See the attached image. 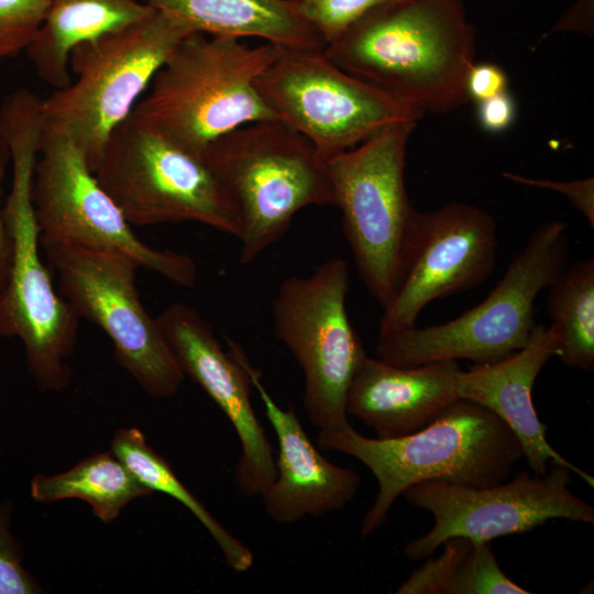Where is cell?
<instances>
[{"label": "cell", "mask_w": 594, "mask_h": 594, "mask_svg": "<svg viewBox=\"0 0 594 594\" xmlns=\"http://www.w3.org/2000/svg\"><path fill=\"white\" fill-rule=\"evenodd\" d=\"M324 55L338 67L418 110L441 113L464 102L475 63V30L462 0H387Z\"/></svg>", "instance_id": "6da1fadb"}, {"label": "cell", "mask_w": 594, "mask_h": 594, "mask_svg": "<svg viewBox=\"0 0 594 594\" xmlns=\"http://www.w3.org/2000/svg\"><path fill=\"white\" fill-rule=\"evenodd\" d=\"M42 99L21 88L0 106V125L12 162V185L3 206L11 239V266L0 293V338L23 343L29 372L42 391L68 386L66 360L75 352L79 317L55 289L40 256L32 188L38 156Z\"/></svg>", "instance_id": "7a4b0ae2"}, {"label": "cell", "mask_w": 594, "mask_h": 594, "mask_svg": "<svg viewBox=\"0 0 594 594\" xmlns=\"http://www.w3.org/2000/svg\"><path fill=\"white\" fill-rule=\"evenodd\" d=\"M318 448L362 462L378 483L376 498L360 530L366 539L386 520L403 493L425 481L484 487L508 479L524 458L507 425L485 407L458 398L421 429L392 439L367 438L349 422L319 430Z\"/></svg>", "instance_id": "3957f363"}, {"label": "cell", "mask_w": 594, "mask_h": 594, "mask_svg": "<svg viewBox=\"0 0 594 594\" xmlns=\"http://www.w3.org/2000/svg\"><path fill=\"white\" fill-rule=\"evenodd\" d=\"M278 53L272 43L250 46L238 37L193 32L178 43L133 111L202 155L211 142L241 125L277 120L255 81Z\"/></svg>", "instance_id": "277c9868"}, {"label": "cell", "mask_w": 594, "mask_h": 594, "mask_svg": "<svg viewBox=\"0 0 594 594\" xmlns=\"http://www.w3.org/2000/svg\"><path fill=\"white\" fill-rule=\"evenodd\" d=\"M568 224L538 226L486 298L457 318L429 327L378 334L375 358L396 366L469 360H504L525 346L536 327L535 302L566 267Z\"/></svg>", "instance_id": "5b68a950"}, {"label": "cell", "mask_w": 594, "mask_h": 594, "mask_svg": "<svg viewBox=\"0 0 594 594\" xmlns=\"http://www.w3.org/2000/svg\"><path fill=\"white\" fill-rule=\"evenodd\" d=\"M202 155L239 209L242 265L278 242L301 209L334 206L326 158L279 120L241 125L211 142Z\"/></svg>", "instance_id": "8992f818"}, {"label": "cell", "mask_w": 594, "mask_h": 594, "mask_svg": "<svg viewBox=\"0 0 594 594\" xmlns=\"http://www.w3.org/2000/svg\"><path fill=\"white\" fill-rule=\"evenodd\" d=\"M94 174L132 226L193 221L241 237L239 209L204 155L134 111L111 133Z\"/></svg>", "instance_id": "52a82bcc"}, {"label": "cell", "mask_w": 594, "mask_h": 594, "mask_svg": "<svg viewBox=\"0 0 594 594\" xmlns=\"http://www.w3.org/2000/svg\"><path fill=\"white\" fill-rule=\"evenodd\" d=\"M193 31L154 10L130 26L78 45L72 82L42 100V123L66 133L95 172L113 130L139 102L178 43Z\"/></svg>", "instance_id": "ba28073f"}, {"label": "cell", "mask_w": 594, "mask_h": 594, "mask_svg": "<svg viewBox=\"0 0 594 594\" xmlns=\"http://www.w3.org/2000/svg\"><path fill=\"white\" fill-rule=\"evenodd\" d=\"M416 124L392 123L326 158L358 274L382 309L394 293L416 210L405 184L406 148Z\"/></svg>", "instance_id": "9c48e42d"}, {"label": "cell", "mask_w": 594, "mask_h": 594, "mask_svg": "<svg viewBox=\"0 0 594 594\" xmlns=\"http://www.w3.org/2000/svg\"><path fill=\"white\" fill-rule=\"evenodd\" d=\"M349 286L348 262L332 257L284 279L272 305L274 333L304 372V408L319 430L349 422L348 391L367 356L346 311Z\"/></svg>", "instance_id": "30bf717a"}, {"label": "cell", "mask_w": 594, "mask_h": 594, "mask_svg": "<svg viewBox=\"0 0 594 594\" xmlns=\"http://www.w3.org/2000/svg\"><path fill=\"white\" fill-rule=\"evenodd\" d=\"M40 243L57 274L59 294L79 318L94 322L110 338L117 362L148 395H175L185 374L157 319L141 301L136 286L140 265L114 251Z\"/></svg>", "instance_id": "8fae6325"}, {"label": "cell", "mask_w": 594, "mask_h": 594, "mask_svg": "<svg viewBox=\"0 0 594 594\" xmlns=\"http://www.w3.org/2000/svg\"><path fill=\"white\" fill-rule=\"evenodd\" d=\"M32 200L40 242L119 252L176 285L191 287L197 282L198 267L190 256L139 239L80 148L62 131L43 127Z\"/></svg>", "instance_id": "7c38bea8"}, {"label": "cell", "mask_w": 594, "mask_h": 594, "mask_svg": "<svg viewBox=\"0 0 594 594\" xmlns=\"http://www.w3.org/2000/svg\"><path fill=\"white\" fill-rule=\"evenodd\" d=\"M255 87L277 120L308 139L324 158L386 125L424 116L338 67L323 48L279 47Z\"/></svg>", "instance_id": "4fadbf2b"}, {"label": "cell", "mask_w": 594, "mask_h": 594, "mask_svg": "<svg viewBox=\"0 0 594 594\" xmlns=\"http://www.w3.org/2000/svg\"><path fill=\"white\" fill-rule=\"evenodd\" d=\"M571 470L551 464L543 475L518 473L513 480L484 486L425 481L409 486L403 496L429 512L433 526L404 547L410 560H421L452 537L492 541L530 531L551 519L594 524V507L569 488Z\"/></svg>", "instance_id": "5bb4252c"}, {"label": "cell", "mask_w": 594, "mask_h": 594, "mask_svg": "<svg viewBox=\"0 0 594 594\" xmlns=\"http://www.w3.org/2000/svg\"><path fill=\"white\" fill-rule=\"evenodd\" d=\"M497 246L496 221L481 207L451 202L415 210L378 334L416 326L428 304L479 287L494 272Z\"/></svg>", "instance_id": "9a60e30c"}, {"label": "cell", "mask_w": 594, "mask_h": 594, "mask_svg": "<svg viewBox=\"0 0 594 594\" xmlns=\"http://www.w3.org/2000/svg\"><path fill=\"white\" fill-rule=\"evenodd\" d=\"M158 324L185 375H189L231 422L240 446L234 479L245 497L261 496L274 482L273 447L251 402V378L230 351L226 352L210 322L194 307L173 302Z\"/></svg>", "instance_id": "2e32d148"}, {"label": "cell", "mask_w": 594, "mask_h": 594, "mask_svg": "<svg viewBox=\"0 0 594 594\" xmlns=\"http://www.w3.org/2000/svg\"><path fill=\"white\" fill-rule=\"evenodd\" d=\"M226 341L229 351L248 371L278 441L276 476L261 495L266 515L275 522L293 524L343 508L356 495L361 476L327 460L306 433L295 410L275 403L243 349L229 337Z\"/></svg>", "instance_id": "e0dca14e"}, {"label": "cell", "mask_w": 594, "mask_h": 594, "mask_svg": "<svg viewBox=\"0 0 594 594\" xmlns=\"http://www.w3.org/2000/svg\"><path fill=\"white\" fill-rule=\"evenodd\" d=\"M556 354V329L551 324H536L527 344L508 358L461 370L457 393L459 398L485 407L507 425L519 441L532 474L543 475L551 464H560L593 487V476L563 458L548 442L547 428L534 407V384Z\"/></svg>", "instance_id": "ac0fdd59"}, {"label": "cell", "mask_w": 594, "mask_h": 594, "mask_svg": "<svg viewBox=\"0 0 594 594\" xmlns=\"http://www.w3.org/2000/svg\"><path fill=\"white\" fill-rule=\"evenodd\" d=\"M458 361L396 366L366 356L346 395L345 410L372 428L378 439L413 433L458 398Z\"/></svg>", "instance_id": "d6986e66"}, {"label": "cell", "mask_w": 594, "mask_h": 594, "mask_svg": "<svg viewBox=\"0 0 594 594\" xmlns=\"http://www.w3.org/2000/svg\"><path fill=\"white\" fill-rule=\"evenodd\" d=\"M193 32L257 37L283 48H324L295 0H141Z\"/></svg>", "instance_id": "ffe728a7"}, {"label": "cell", "mask_w": 594, "mask_h": 594, "mask_svg": "<svg viewBox=\"0 0 594 594\" xmlns=\"http://www.w3.org/2000/svg\"><path fill=\"white\" fill-rule=\"evenodd\" d=\"M155 9L141 0H48L45 18L26 48L37 76L55 89L72 82V52L130 26Z\"/></svg>", "instance_id": "44dd1931"}, {"label": "cell", "mask_w": 594, "mask_h": 594, "mask_svg": "<svg viewBox=\"0 0 594 594\" xmlns=\"http://www.w3.org/2000/svg\"><path fill=\"white\" fill-rule=\"evenodd\" d=\"M152 493L111 450L87 457L63 473L36 474L30 486L31 497L40 503L82 499L107 524L130 502Z\"/></svg>", "instance_id": "7402d4cb"}, {"label": "cell", "mask_w": 594, "mask_h": 594, "mask_svg": "<svg viewBox=\"0 0 594 594\" xmlns=\"http://www.w3.org/2000/svg\"><path fill=\"white\" fill-rule=\"evenodd\" d=\"M397 588V594H529L501 569L491 541L452 537Z\"/></svg>", "instance_id": "603a6c76"}, {"label": "cell", "mask_w": 594, "mask_h": 594, "mask_svg": "<svg viewBox=\"0 0 594 594\" xmlns=\"http://www.w3.org/2000/svg\"><path fill=\"white\" fill-rule=\"evenodd\" d=\"M152 492L167 494L183 504L210 534L228 566L238 573L254 563L251 549L232 535L177 477L169 463L153 450L138 428L118 430L110 449Z\"/></svg>", "instance_id": "cb8c5ba5"}, {"label": "cell", "mask_w": 594, "mask_h": 594, "mask_svg": "<svg viewBox=\"0 0 594 594\" xmlns=\"http://www.w3.org/2000/svg\"><path fill=\"white\" fill-rule=\"evenodd\" d=\"M547 312L557 331V354L565 365L594 370V258L574 262L547 287Z\"/></svg>", "instance_id": "d4e9b609"}, {"label": "cell", "mask_w": 594, "mask_h": 594, "mask_svg": "<svg viewBox=\"0 0 594 594\" xmlns=\"http://www.w3.org/2000/svg\"><path fill=\"white\" fill-rule=\"evenodd\" d=\"M324 45L336 42L373 8L387 0H295Z\"/></svg>", "instance_id": "484cf974"}, {"label": "cell", "mask_w": 594, "mask_h": 594, "mask_svg": "<svg viewBox=\"0 0 594 594\" xmlns=\"http://www.w3.org/2000/svg\"><path fill=\"white\" fill-rule=\"evenodd\" d=\"M47 6L48 0H0V59L26 51Z\"/></svg>", "instance_id": "4316f807"}, {"label": "cell", "mask_w": 594, "mask_h": 594, "mask_svg": "<svg viewBox=\"0 0 594 594\" xmlns=\"http://www.w3.org/2000/svg\"><path fill=\"white\" fill-rule=\"evenodd\" d=\"M12 506L0 502V594H36L42 588L23 565L22 548L11 529Z\"/></svg>", "instance_id": "83f0119b"}, {"label": "cell", "mask_w": 594, "mask_h": 594, "mask_svg": "<svg viewBox=\"0 0 594 594\" xmlns=\"http://www.w3.org/2000/svg\"><path fill=\"white\" fill-rule=\"evenodd\" d=\"M503 176L516 184L548 189L563 195L571 205L587 220L591 229L594 228V179L593 177L559 182L544 178H532L514 173H503Z\"/></svg>", "instance_id": "f1b7e54d"}, {"label": "cell", "mask_w": 594, "mask_h": 594, "mask_svg": "<svg viewBox=\"0 0 594 594\" xmlns=\"http://www.w3.org/2000/svg\"><path fill=\"white\" fill-rule=\"evenodd\" d=\"M465 91L468 99L481 102L507 91V76L496 64L474 63L466 75Z\"/></svg>", "instance_id": "f546056e"}, {"label": "cell", "mask_w": 594, "mask_h": 594, "mask_svg": "<svg viewBox=\"0 0 594 594\" xmlns=\"http://www.w3.org/2000/svg\"><path fill=\"white\" fill-rule=\"evenodd\" d=\"M477 106L479 122L487 132H503L515 119V102L508 91L477 102Z\"/></svg>", "instance_id": "4dcf8cb0"}, {"label": "cell", "mask_w": 594, "mask_h": 594, "mask_svg": "<svg viewBox=\"0 0 594 594\" xmlns=\"http://www.w3.org/2000/svg\"><path fill=\"white\" fill-rule=\"evenodd\" d=\"M10 161V150L8 141L0 125V293L6 286L11 266V239L3 216L1 202L2 183L6 176V168Z\"/></svg>", "instance_id": "1f68e13d"}, {"label": "cell", "mask_w": 594, "mask_h": 594, "mask_svg": "<svg viewBox=\"0 0 594 594\" xmlns=\"http://www.w3.org/2000/svg\"><path fill=\"white\" fill-rule=\"evenodd\" d=\"M594 30V0H576L551 29L550 33L576 31L592 35Z\"/></svg>", "instance_id": "d6a6232c"}]
</instances>
